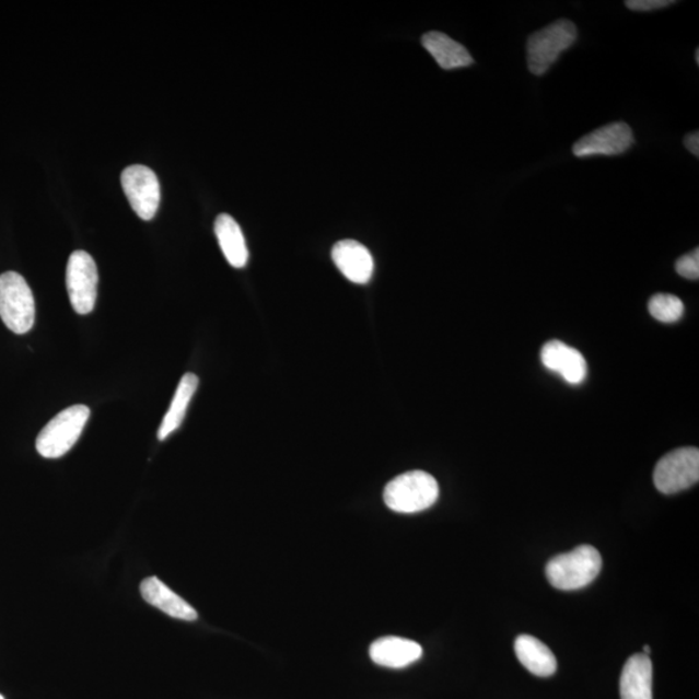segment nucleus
Returning <instances> with one entry per match:
<instances>
[{
    "mask_svg": "<svg viewBox=\"0 0 699 699\" xmlns=\"http://www.w3.org/2000/svg\"><path fill=\"white\" fill-rule=\"evenodd\" d=\"M696 61L699 63V48L696 49Z\"/></svg>",
    "mask_w": 699,
    "mask_h": 699,
    "instance_id": "obj_24",
    "label": "nucleus"
},
{
    "mask_svg": "<svg viewBox=\"0 0 699 699\" xmlns=\"http://www.w3.org/2000/svg\"><path fill=\"white\" fill-rule=\"evenodd\" d=\"M214 231L219 246L229 264L235 268H243L248 264L249 252L238 223L229 214H221L215 219Z\"/></svg>",
    "mask_w": 699,
    "mask_h": 699,
    "instance_id": "obj_17",
    "label": "nucleus"
},
{
    "mask_svg": "<svg viewBox=\"0 0 699 699\" xmlns=\"http://www.w3.org/2000/svg\"><path fill=\"white\" fill-rule=\"evenodd\" d=\"M578 31L570 20H559L529 35L527 66L534 75H544L559 60L560 55L575 44Z\"/></svg>",
    "mask_w": 699,
    "mask_h": 699,
    "instance_id": "obj_3",
    "label": "nucleus"
},
{
    "mask_svg": "<svg viewBox=\"0 0 699 699\" xmlns=\"http://www.w3.org/2000/svg\"><path fill=\"white\" fill-rule=\"evenodd\" d=\"M685 147L688 148V151L691 154H695L696 158L699 155V132H690L689 136L684 139Z\"/></svg>",
    "mask_w": 699,
    "mask_h": 699,
    "instance_id": "obj_22",
    "label": "nucleus"
},
{
    "mask_svg": "<svg viewBox=\"0 0 699 699\" xmlns=\"http://www.w3.org/2000/svg\"><path fill=\"white\" fill-rule=\"evenodd\" d=\"M541 363L547 370L561 374L571 385L582 384L587 377L589 365L581 351L561 341H549L543 346Z\"/></svg>",
    "mask_w": 699,
    "mask_h": 699,
    "instance_id": "obj_10",
    "label": "nucleus"
},
{
    "mask_svg": "<svg viewBox=\"0 0 699 699\" xmlns=\"http://www.w3.org/2000/svg\"><path fill=\"white\" fill-rule=\"evenodd\" d=\"M97 267L93 257L77 251L67 265V289L70 303L78 315L93 313L97 299Z\"/></svg>",
    "mask_w": 699,
    "mask_h": 699,
    "instance_id": "obj_7",
    "label": "nucleus"
},
{
    "mask_svg": "<svg viewBox=\"0 0 699 699\" xmlns=\"http://www.w3.org/2000/svg\"><path fill=\"white\" fill-rule=\"evenodd\" d=\"M0 699H4V697L2 695H0Z\"/></svg>",
    "mask_w": 699,
    "mask_h": 699,
    "instance_id": "obj_25",
    "label": "nucleus"
},
{
    "mask_svg": "<svg viewBox=\"0 0 699 699\" xmlns=\"http://www.w3.org/2000/svg\"><path fill=\"white\" fill-rule=\"evenodd\" d=\"M649 653H651V648H649V646L646 645V646H644V654H646V655H648Z\"/></svg>",
    "mask_w": 699,
    "mask_h": 699,
    "instance_id": "obj_23",
    "label": "nucleus"
},
{
    "mask_svg": "<svg viewBox=\"0 0 699 699\" xmlns=\"http://www.w3.org/2000/svg\"><path fill=\"white\" fill-rule=\"evenodd\" d=\"M649 313L662 323H675L684 315V303L673 294H655L649 301Z\"/></svg>",
    "mask_w": 699,
    "mask_h": 699,
    "instance_id": "obj_19",
    "label": "nucleus"
},
{
    "mask_svg": "<svg viewBox=\"0 0 699 699\" xmlns=\"http://www.w3.org/2000/svg\"><path fill=\"white\" fill-rule=\"evenodd\" d=\"M674 3L673 0H628L625 4L632 11L648 12L666 9Z\"/></svg>",
    "mask_w": 699,
    "mask_h": 699,
    "instance_id": "obj_21",
    "label": "nucleus"
},
{
    "mask_svg": "<svg viewBox=\"0 0 699 699\" xmlns=\"http://www.w3.org/2000/svg\"><path fill=\"white\" fill-rule=\"evenodd\" d=\"M656 490L666 496L696 485L699 479V451L684 447L663 456L654 469Z\"/></svg>",
    "mask_w": 699,
    "mask_h": 699,
    "instance_id": "obj_6",
    "label": "nucleus"
},
{
    "mask_svg": "<svg viewBox=\"0 0 699 699\" xmlns=\"http://www.w3.org/2000/svg\"><path fill=\"white\" fill-rule=\"evenodd\" d=\"M197 386H199V377L195 373H186L182 377L178 387H176L172 406L168 408L159 429L158 438L160 441H165L185 421L188 406L194 398Z\"/></svg>",
    "mask_w": 699,
    "mask_h": 699,
    "instance_id": "obj_18",
    "label": "nucleus"
},
{
    "mask_svg": "<svg viewBox=\"0 0 699 699\" xmlns=\"http://www.w3.org/2000/svg\"><path fill=\"white\" fill-rule=\"evenodd\" d=\"M140 592L148 604L158 607L159 610L167 614L168 617L187 621L196 620L197 617H199L194 607L190 606L185 598L176 595V593L168 589L159 578L152 576L144 579L140 585Z\"/></svg>",
    "mask_w": 699,
    "mask_h": 699,
    "instance_id": "obj_13",
    "label": "nucleus"
},
{
    "mask_svg": "<svg viewBox=\"0 0 699 699\" xmlns=\"http://www.w3.org/2000/svg\"><path fill=\"white\" fill-rule=\"evenodd\" d=\"M370 655L378 666L405 668L421 659L422 648L413 640L387 637L373 642Z\"/></svg>",
    "mask_w": 699,
    "mask_h": 699,
    "instance_id": "obj_12",
    "label": "nucleus"
},
{
    "mask_svg": "<svg viewBox=\"0 0 699 699\" xmlns=\"http://www.w3.org/2000/svg\"><path fill=\"white\" fill-rule=\"evenodd\" d=\"M603 568L602 555L592 546H581L554 557L547 563L548 582L561 591H575L587 587Z\"/></svg>",
    "mask_w": 699,
    "mask_h": 699,
    "instance_id": "obj_1",
    "label": "nucleus"
},
{
    "mask_svg": "<svg viewBox=\"0 0 699 699\" xmlns=\"http://www.w3.org/2000/svg\"><path fill=\"white\" fill-rule=\"evenodd\" d=\"M331 258L343 277L356 284H369L373 277L374 260L363 244L354 240H343L331 251Z\"/></svg>",
    "mask_w": 699,
    "mask_h": 699,
    "instance_id": "obj_11",
    "label": "nucleus"
},
{
    "mask_svg": "<svg viewBox=\"0 0 699 699\" xmlns=\"http://www.w3.org/2000/svg\"><path fill=\"white\" fill-rule=\"evenodd\" d=\"M0 317L5 327L16 335H25L34 326V295L26 280L18 272L0 275Z\"/></svg>",
    "mask_w": 699,
    "mask_h": 699,
    "instance_id": "obj_5",
    "label": "nucleus"
},
{
    "mask_svg": "<svg viewBox=\"0 0 699 699\" xmlns=\"http://www.w3.org/2000/svg\"><path fill=\"white\" fill-rule=\"evenodd\" d=\"M514 652L529 673L540 677L552 676L556 673V656L540 640L529 634H521L514 642Z\"/></svg>",
    "mask_w": 699,
    "mask_h": 699,
    "instance_id": "obj_16",
    "label": "nucleus"
},
{
    "mask_svg": "<svg viewBox=\"0 0 699 699\" xmlns=\"http://www.w3.org/2000/svg\"><path fill=\"white\" fill-rule=\"evenodd\" d=\"M440 497L436 479L427 471H407L388 482L384 491L387 508L397 513L429 510Z\"/></svg>",
    "mask_w": 699,
    "mask_h": 699,
    "instance_id": "obj_2",
    "label": "nucleus"
},
{
    "mask_svg": "<svg viewBox=\"0 0 699 699\" xmlns=\"http://www.w3.org/2000/svg\"><path fill=\"white\" fill-rule=\"evenodd\" d=\"M620 699H653V665L646 654H634L620 676Z\"/></svg>",
    "mask_w": 699,
    "mask_h": 699,
    "instance_id": "obj_14",
    "label": "nucleus"
},
{
    "mask_svg": "<svg viewBox=\"0 0 699 699\" xmlns=\"http://www.w3.org/2000/svg\"><path fill=\"white\" fill-rule=\"evenodd\" d=\"M632 144L631 127L625 123H613L579 139L573 153L581 159L591 155H618L630 150Z\"/></svg>",
    "mask_w": 699,
    "mask_h": 699,
    "instance_id": "obj_9",
    "label": "nucleus"
},
{
    "mask_svg": "<svg viewBox=\"0 0 699 699\" xmlns=\"http://www.w3.org/2000/svg\"><path fill=\"white\" fill-rule=\"evenodd\" d=\"M89 419L90 408L83 405L69 407L56 415L42 429L35 442L39 455L46 458H59L68 454L80 440Z\"/></svg>",
    "mask_w": 699,
    "mask_h": 699,
    "instance_id": "obj_4",
    "label": "nucleus"
},
{
    "mask_svg": "<svg viewBox=\"0 0 699 699\" xmlns=\"http://www.w3.org/2000/svg\"><path fill=\"white\" fill-rule=\"evenodd\" d=\"M422 46L433 56L438 66L446 70L469 67L475 62L468 49L440 32L423 34Z\"/></svg>",
    "mask_w": 699,
    "mask_h": 699,
    "instance_id": "obj_15",
    "label": "nucleus"
},
{
    "mask_svg": "<svg viewBox=\"0 0 699 699\" xmlns=\"http://www.w3.org/2000/svg\"><path fill=\"white\" fill-rule=\"evenodd\" d=\"M123 188L127 200L143 221H151L158 213L161 188L158 175L143 165L126 167L121 175Z\"/></svg>",
    "mask_w": 699,
    "mask_h": 699,
    "instance_id": "obj_8",
    "label": "nucleus"
},
{
    "mask_svg": "<svg viewBox=\"0 0 699 699\" xmlns=\"http://www.w3.org/2000/svg\"><path fill=\"white\" fill-rule=\"evenodd\" d=\"M676 272L680 275V277L688 280H698L699 279V249L696 248L694 252L689 254H685V256L677 259L676 263Z\"/></svg>",
    "mask_w": 699,
    "mask_h": 699,
    "instance_id": "obj_20",
    "label": "nucleus"
}]
</instances>
